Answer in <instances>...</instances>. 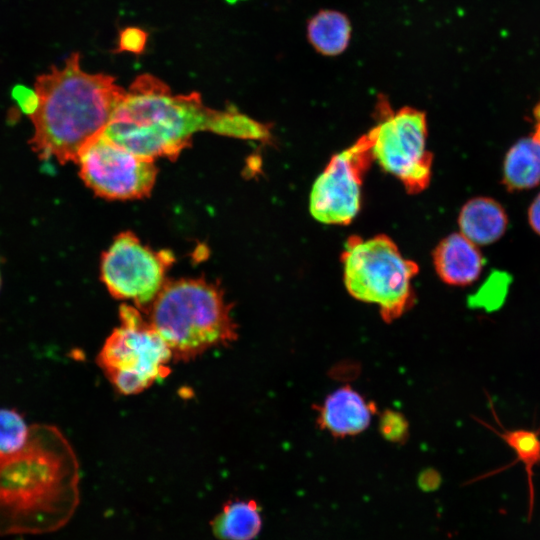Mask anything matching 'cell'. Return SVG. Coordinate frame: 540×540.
<instances>
[{
	"instance_id": "obj_8",
	"label": "cell",
	"mask_w": 540,
	"mask_h": 540,
	"mask_svg": "<svg viewBox=\"0 0 540 540\" xmlns=\"http://www.w3.org/2000/svg\"><path fill=\"white\" fill-rule=\"evenodd\" d=\"M175 262L170 250H154L132 232L118 234L101 259V279L110 294L148 308L165 285Z\"/></svg>"
},
{
	"instance_id": "obj_7",
	"label": "cell",
	"mask_w": 540,
	"mask_h": 540,
	"mask_svg": "<svg viewBox=\"0 0 540 540\" xmlns=\"http://www.w3.org/2000/svg\"><path fill=\"white\" fill-rule=\"evenodd\" d=\"M375 112L374 160L399 179L409 194L423 191L431 180L433 159L426 149L425 113L409 106L394 111L384 96L378 97Z\"/></svg>"
},
{
	"instance_id": "obj_20",
	"label": "cell",
	"mask_w": 540,
	"mask_h": 540,
	"mask_svg": "<svg viewBox=\"0 0 540 540\" xmlns=\"http://www.w3.org/2000/svg\"><path fill=\"white\" fill-rule=\"evenodd\" d=\"M380 430L386 439L400 442L407 436L408 425L400 414L386 411L380 419Z\"/></svg>"
},
{
	"instance_id": "obj_16",
	"label": "cell",
	"mask_w": 540,
	"mask_h": 540,
	"mask_svg": "<svg viewBox=\"0 0 540 540\" xmlns=\"http://www.w3.org/2000/svg\"><path fill=\"white\" fill-rule=\"evenodd\" d=\"M351 35L349 18L337 10H320L307 23V39L323 56L342 54L350 43Z\"/></svg>"
},
{
	"instance_id": "obj_14",
	"label": "cell",
	"mask_w": 540,
	"mask_h": 540,
	"mask_svg": "<svg viewBox=\"0 0 540 540\" xmlns=\"http://www.w3.org/2000/svg\"><path fill=\"white\" fill-rule=\"evenodd\" d=\"M259 504L254 500H230L211 521V529L220 540H254L262 529Z\"/></svg>"
},
{
	"instance_id": "obj_15",
	"label": "cell",
	"mask_w": 540,
	"mask_h": 540,
	"mask_svg": "<svg viewBox=\"0 0 540 540\" xmlns=\"http://www.w3.org/2000/svg\"><path fill=\"white\" fill-rule=\"evenodd\" d=\"M540 183V144L531 136L517 140L506 152L502 184L509 192L531 189Z\"/></svg>"
},
{
	"instance_id": "obj_22",
	"label": "cell",
	"mask_w": 540,
	"mask_h": 540,
	"mask_svg": "<svg viewBox=\"0 0 540 540\" xmlns=\"http://www.w3.org/2000/svg\"><path fill=\"white\" fill-rule=\"evenodd\" d=\"M528 222L532 230L540 236V193L529 205Z\"/></svg>"
},
{
	"instance_id": "obj_9",
	"label": "cell",
	"mask_w": 540,
	"mask_h": 540,
	"mask_svg": "<svg viewBox=\"0 0 540 540\" xmlns=\"http://www.w3.org/2000/svg\"><path fill=\"white\" fill-rule=\"evenodd\" d=\"M77 163L85 184L110 200L148 197L158 173L155 160L133 153L103 133L83 149Z\"/></svg>"
},
{
	"instance_id": "obj_2",
	"label": "cell",
	"mask_w": 540,
	"mask_h": 540,
	"mask_svg": "<svg viewBox=\"0 0 540 540\" xmlns=\"http://www.w3.org/2000/svg\"><path fill=\"white\" fill-rule=\"evenodd\" d=\"M75 454L52 426L29 428L25 445L0 454V535L62 527L79 500Z\"/></svg>"
},
{
	"instance_id": "obj_12",
	"label": "cell",
	"mask_w": 540,
	"mask_h": 540,
	"mask_svg": "<svg viewBox=\"0 0 540 540\" xmlns=\"http://www.w3.org/2000/svg\"><path fill=\"white\" fill-rule=\"evenodd\" d=\"M433 263L443 282L467 286L479 278L485 260L476 244L461 233H452L434 249Z\"/></svg>"
},
{
	"instance_id": "obj_18",
	"label": "cell",
	"mask_w": 540,
	"mask_h": 540,
	"mask_svg": "<svg viewBox=\"0 0 540 540\" xmlns=\"http://www.w3.org/2000/svg\"><path fill=\"white\" fill-rule=\"evenodd\" d=\"M29 428L18 412L0 409V454L21 449L28 439Z\"/></svg>"
},
{
	"instance_id": "obj_13",
	"label": "cell",
	"mask_w": 540,
	"mask_h": 540,
	"mask_svg": "<svg viewBox=\"0 0 540 540\" xmlns=\"http://www.w3.org/2000/svg\"><path fill=\"white\" fill-rule=\"evenodd\" d=\"M458 224L461 234L478 245L499 240L507 230L508 216L504 207L490 197H476L462 207Z\"/></svg>"
},
{
	"instance_id": "obj_4",
	"label": "cell",
	"mask_w": 540,
	"mask_h": 540,
	"mask_svg": "<svg viewBox=\"0 0 540 540\" xmlns=\"http://www.w3.org/2000/svg\"><path fill=\"white\" fill-rule=\"evenodd\" d=\"M148 309V320L176 360L194 359L237 338L222 289L201 278L167 280Z\"/></svg>"
},
{
	"instance_id": "obj_23",
	"label": "cell",
	"mask_w": 540,
	"mask_h": 540,
	"mask_svg": "<svg viewBox=\"0 0 540 540\" xmlns=\"http://www.w3.org/2000/svg\"><path fill=\"white\" fill-rule=\"evenodd\" d=\"M532 139L536 141L538 144H540V121H536V125L534 127V131L531 135Z\"/></svg>"
},
{
	"instance_id": "obj_6",
	"label": "cell",
	"mask_w": 540,
	"mask_h": 540,
	"mask_svg": "<svg viewBox=\"0 0 540 540\" xmlns=\"http://www.w3.org/2000/svg\"><path fill=\"white\" fill-rule=\"evenodd\" d=\"M119 317L120 324L105 340L97 362L118 392L138 394L168 375L173 356L135 306L121 305Z\"/></svg>"
},
{
	"instance_id": "obj_21",
	"label": "cell",
	"mask_w": 540,
	"mask_h": 540,
	"mask_svg": "<svg viewBox=\"0 0 540 540\" xmlns=\"http://www.w3.org/2000/svg\"><path fill=\"white\" fill-rule=\"evenodd\" d=\"M13 98L18 102L22 111L28 114H32L37 107V95L35 90L26 86L18 85L14 87L12 92Z\"/></svg>"
},
{
	"instance_id": "obj_5",
	"label": "cell",
	"mask_w": 540,
	"mask_h": 540,
	"mask_svg": "<svg viewBox=\"0 0 540 540\" xmlns=\"http://www.w3.org/2000/svg\"><path fill=\"white\" fill-rule=\"evenodd\" d=\"M341 261L348 293L358 301L377 305L384 322L399 319L415 304L412 279L418 265L404 258L387 235L349 237Z\"/></svg>"
},
{
	"instance_id": "obj_1",
	"label": "cell",
	"mask_w": 540,
	"mask_h": 540,
	"mask_svg": "<svg viewBox=\"0 0 540 540\" xmlns=\"http://www.w3.org/2000/svg\"><path fill=\"white\" fill-rule=\"evenodd\" d=\"M201 131L264 142L271 137L265 124L233 108L211 109L198 93L173 94L150 74L133 81L103 134L140 156L174 160Z\"/></svg>"
},
{
	"instance_id": "obj_10",
	"label": "cell",
	"mask_w": 540,
	"mask_h": 540,
	"mask_svg": "<svg viewBox=\"0 0 540 540\" xmlns=\"http://www.w3.org/2000/svg\"><path fill=\"white\" fill-rule=\"evenodd\" d=\"M373 129L351 146L334 154L315 180L309 198L310 213L324 224L347 225L360 210L362 179L374 160Z\"/></svg>"
},
{
	"instance_id": "obj_11",
	"label": "cell",
	"mask_w": 540,
	"mask_h": 540,
	"mask_svg": "<svg viewBox=\"0 0 540 540\" xmlns=\"http://www.w3.org/2000/svg\"><path fill=\"white\" fill-rule=\"evenodd\" d=\"M376 408L373 401H368L351 386H342L315 407L316 423L335 438L351 437L368 428Z\"/></svg>"
},
{
	"instance_id": "obj_17",
	"label": "cell",
	"mask_w": 540,
	"mask_h": 540,
	"mask_svg": "<svg viewBox=\"0 0 540 540\" xmlns=\"http://www.w3.org/2000/svg\"><path fill=\"white\" fill-rule=\"evenodd\" d=\"M490 428V427H489ZM492 429V428H490ZM496 432L503 441L515 452L517 459L522 462L527 475L529 491V518L533 512L534 487L533 470L540 463V438L536 431L528 429H513Z\"/></svg>"
},
{
	"instance_id": "obj_19",
	"label": "cell",
	"mask_w": 540,
	"mask_h": 540,
	"mask_svg": "<svg viewBox=\"0 0 540 540\" xmlns=\"http://www.w3.org/2000/svg\"><path fill=\"white\" fill-rule=\"evenodd\" d=\"M148 35L138 27H126L119 32L114 53L130 52L140 55L144 52Z\"/></svg>"
},
{
	"instance_id": "obj_3",
	"label": "cell",
	"mask_w": 540,
	"mask_h": 540,
	"mask_svg": "<svg viewBox=\"0 0 540 540\" xmlns=\"http://www.w3.org/2000/svg\"><path fill=\"white\" fill-rule=\"evenodd\" d=\"M34 90L38 102L29 115L34 127L30 144L42 159L62 164L77 162L83 149L104 132L126 93L114 77L83 70L78 52L38 75Z\"/></svg>"
}]
</instances>
